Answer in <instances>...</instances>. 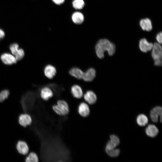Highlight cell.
Wrapping results in <instances>:
<instances>
[{
    "mask_svg": "<svg viewBox=\"0 0 162 162\" xmlns=\"http://www.w3.org/2000/svg\"><path fill=\"white\" fill-rule=\"evenodd\" d=\"M116 46L112 43L106 39L99 40L97 42L95 47L96 54L100 59L104 57V52L107 51L109 55L112 56L115 51Z\"/></svg>",
    "mask_w": 162,
    "mask_h": 162,
    "instance_id": "1",
    "label": "cell"
},
{
    "mask_svg": "<svg viewBox=\"0 0 162 162\" xmlns=\"http://www.w3.org/2000/svg\"><path fill=\"white\" fill-rule=\"evenodd\" d=\"M79 114L83 117H88L90 113V109L87 103L82 102L79 105L78 110Z\"/></svg>",
    "mask_w": 162,
    "mask_h": 162,
    "instance_id": "6",
    "label": "cell"
},
{
    "mask_svg": "<svg viewBox=\"0 0 162 162\" xmlns=\"http://www.w3.org/2000/svg\"><path fill=\"white\" fill-rule=\"evenodd\" d=\"M53 111L57 115L63 116L67 115L70 111V108L68 103L63 100H58L56 104L52 106Z\"/></svg>",
    "mask_w": 162,
    "mask_h": 162,
    "instance_id": "2",
    "label": "cell"
},
{
    "mask_svg": "<svg viewBox=\"0 0 162 162\" xmlns=\"http://www.w3.org/2000/svg\"><path fill=\"white\" fill-rule=\"evenodd\" d=\"M136 122L140 126H143L147 124L148 119L146 115L143 114H141L137 117Z\"/></svg>",
    "mask_w": 162,
    "mask_h": 162,
    "instance_id": "19",
    "label": "cell"
},
{
    "mask_svg": "<svg viewBox=\"0 0 162 162\" xmlns=\"http://www.w3.org/2000/svg\"><path fill=\"white\" fill-rule=\"evenodd\" d=\"M32 119L30 116L27 114H22L20 116L19 118V122L20 124L25 127L30 124Z\"/></svg>",
    "mask_w": 162,
    "mask_h": 162,
    "instance_id": "14",
    "label": "cell"
},
{
    "mask_svg": "<svg viewBox=\"0 0 162 162\" xmlns=\"http://www.w3.org/2000/svg\"><path fill=\"white\" fill-rule=\"evenodd\" d=\"M0 36L2 39L5 36V33L4 31L0 28Z\"/></svg>",
    "mask_w": 162,
    "mask_h": 162,
    "instance_id": "29",
    "label": "cell"
},
{
    "mask_svg": "<svg viewBox=\"0 0 162 162\" xmlns=\"http://www.w3.org/2000/svg\"><path fill=\"white\" fill-rule=\"evenodd\" d=\"M38 160L37 155L33 152L30 153L26 159V162H37Z\"/></svg>",
    "mask_w": 162,
    "mask_h": 162,
    "instance_id": "22",
    "label": "cell"
},
{
    "mask_svg": "<svg viewBox=\"0 0 162 162\" xmlns=\"http://www.w3.org/2000/svg\"><path fill=\"white\" fill-rule=\"evenodd\" d=\"M105 151L109 155L112 157H116L118 156L120 153L119 150L116 148H105Z\"/></svg>",
    "mask_w": 162,
    "mask_h": 162,
    "instance_id": "20",
    "label": "cell"
},
{
    "mask_svg": "<svg viewBox=\"0 0 162 162\" xmlns=\"http://www.w3.org/2000/svg\"><path fill=\"white\" fill-rule=\"evenodd\" d=\"M9 94L8 90L5 89L3 90L0 92V102L4 101L7 98Z\"/></svg>",
    "mask_w": 162,
    "mask_h": 162,
    "instance_id": "24",
    "label": "cell"
},
{
    "mask_svg": "<svg viewBox=\"0 0 162 162\" xmlns=\"http://www.w3.org/2000/svg\"><path fill=\"white\" fill-rule=\"evenodd\" d=\"M44 73L45 76L49 79H52L56 75L57 71L56 68L51 64H48L44 68Z\"/></svg>",
    "mask_w": 162,
    "mask_h": 162,
    "instance_id": "10",
    "label": "cell"
},
{
    "mask_svg": "<svg viewBox=\"0 0 162 162\" xmlns=\"http://www.w3.org/2000/svg\"><path fill=\"white\" fill-rule=\"evenodd\" d=\"M72 4L75 9L80 10L84 7L85 2L83 0H73Z\"/></svg>",
    "mask_w": 162,
    "mask_h": 162,
    "instance_id": "21",
    "label": "cell"
},
{
    "mask_svg": "<svg viewBox=\"0 0 162 162\" xmlns=\"http://www.w3.org/2000/svg\"><path fill=\"white\" fill-rule=\"evenodd\" d=\"M69 74L73 77L79 80L82 79L84 72L80 68L73 67L69 71Z\"/></svg>",
    "mask_w": 162,
    "mask_h": 162,
    "instance_id": "16",
    "label": "cell"
},
{
    "mask_svg": "<svg viewBox=\"0 0 162 162\" xmlns=\"http://www.w3.org/2000/svg\"><path fill=\"white\" fill-rule=\"evenodd\" d=\"M19 48V45L16 43L11 44L9 46V49L12 54L14 56L17 52Z\"/></svg>",
    "mask_w": 162,
    "mask_h": 162,
    "instance_id": "23",
    "label": "cell"
},
{
    "mask_svg": "<svg viewBox=\"0 0 162 162\" xmlns=\"http://www.w3.org/2000/svg\"><path fill=\"white\" fill-rule=\"evenodd\" d=\"M110 141L116 146L119 145L120 142L117 136L112 135L110 136Z\"/></svg>",
    "mask_w": 162,
    "mask_h": 162,
    "instance_id": "26",
    "label": "cell"
},
{
    "mask_svg": "<svg viewBox=\"0 0 162 162\" xmlns=\"http://www.w3.org/2000/svg\"><path fill=\"white\" fill-rule=\"evenodd\" d=\"M162 32H160L159 33H158L156 35V39L157 40V41L158 42V43L160 44H162Z\"/></svg>",
    "mask_w": 162,
    "mask_h": 162,
    "instance_id": "27",
    "label": "cell"
},
{
    "mask_svg": "<svg viewBox=\"0 0 162 162\" xmlns=\"http://www.w3.org/2000/svg\"><path fill=\"white\" fill-rule=\"evenodd\" d=\"M96 72L94 69L90 68L84 72L82 79L85 82H90L94 80L95 77Z\"/></svg>",
    "mask_w": 162,
    "mask_h": 162,
    "instance_id": "9",
    "label": "cell"
},
{
    "mask_svg": "<svg viewBox=\"0 0 162 162\" xmlns=\"http://www.w3.org/2000/svg\"><path fill=\"white\" fill-rule=\"evenodd\" d=\"M1 39H2V38H1V36H0V40Z\"/></svg>",
    "mask_w": 162,
    "mask_h": 162,
    "instance_id": "30",
    "label": "cell"
},
{
    "mask_svg": "<svg viewBox=\"0 0 162 162\" xmlns=\"http://www.w3.org/2000/svg\"><path fill=\"white\" fill-rule=\"evenodd\" d=\"M24 55V50L22 48H19L17 52L14 56L17 61H20L22 59Z\"/></svg>",
    "mask_w": 162,
    "mask_h": 162,
    "instance_id": "25",
    "label": "cell"
},
{
    "mask_svg": "<svg viewBox=\"0 0 162 162\" xmlns=\"http://www.w3.org/2000/svg\"><path fill=\"white\" fill-rule=\"evenodd\" d=\"M162 109L160 106H157L151 110L150 116L151 120L154 122H158L160 117V121L162 122Z\"/></svg>",
    "mask_w": 162,
    "mask_h": 162,
    "instance_id": "5",
    "label": "cell"
},
{
    "mask_svg": "<svg viewBox=\"0 0 162 162\" xmlns=\"http://www.w3.org/2000/svg\"><path fill=\"white\" fill-rule=\"evenodd\" d=\"M152 56L154 60L155 65H162V48L160 44L155 43L152 49Z\"/></svg>",
    "mask_w": 162,
    "mask_h": 162,
    "instance_id": "3",
    "label": "cell"
},
{
    "mask_svg": "<svg viewBox=\"0 0 162 162\" xmlns=\"http://www.w3.org/2000/svg\"><path fill=\"white\" fill-rule=\"evenodd\" d=\"M71 92L73 96L76 99L81 98L83 96L82 89L78 85H74L71 87Z\"/></svg>",
    "mask_w": 162,
    "mask_h": 162,
    "instance_id": "13",
    "label": "cell"
},
{
    "mask_svg": "<svg viewBox=\"0 0 162 162\" xmlns=\"http://www.w3.org/2000/svg\"><path fill=\"white\" fill-rule=\"evenodd\" d=\"M71 18L73 22L76 24H81L83 22L84 20L83 14L78 11L73 13L72 15Z\"/></svg>",
    "mask_w": 162,
    "mask_h": 162,
    "instance_id": "18",
    "label": "cell"
},
{
    "mask_svg": "<svg viewBox=\"0 0 162 162\" xmlns=\"http://www.w3.org/2000/svg\"><path fill=\"white\" fill-rule=\"evenodd\" d=\"M145 131L146 134L152 137H155L158 133V128L153 124L149 125L146 128Z\"/></svg>",
    "mask_w": 162,
    "mask_h": 162,
    "instance_id": "17",
    "label": "cell"
},
{
    "mask_svg": "<svg viewBox=\"0 0 162 162\" xmlns=\"http://www.w3.org/2000/svg\"><path fill=\"white\" fill-rule=\"evenodd\" d=\"M52 1L54 3L57 5L61 4H63L64 1V0H52Z\"/></svg>",
    "mask_w": 162,
    "mask_h": 162,
    "instance_id": "28",
    "label": "cell"
},
{
    "mask_svg": "<svg viewBox=\"0 0 162 162\" xmlns=\"http://www.w3.org/2000/svg\"><path fill=\"white\" fill-rule=\"evenodd\" d=\"M153 44L148 42L145 38L140 39L139 41V46L140 49L142 52H146L151 50L153 48Z\"/></svg>",
    "mask_w": 162,
    "mask_h": 162,
    "instance_id": "8",
    "label": "cell"
},
{
    "mask_svg": "<svg viewBox=\"0 0 162 162\" xmlns=\"http://www.w3.org/2000/svg\"><path fill=\"white\" fill-rule=\"evenodd\" d=\"M140 26L144 31L149 32L152 29V25L151 20L148 18L141 19L139 22Z\"/></svg>",
    "mask_w": 162,
    "mask_h": 162,
    "instance_id": "11",
    "label": "cell"
},
{
    "mask_svg": "<svg viewBox=\"0 0 162 162\" xmlns=\"http://www.w3.org/2000/svg\"><path fill=\"white\" fill-rule=\"evenodd\" d=\"M84 100L90 105L94 104L97 100V97L95 94L91 90L87 91L83 96Z\"/></svg>",
    "mask_w": 162,
    "mask_h": 162,
    "instance_id": "7",
    "label": "cell"
},
{
    "mask_svg": "<svg viewBox=\"0 0 162 162\" xmlns=\"http://www.w3.org/2000/svg\"><path fill=\"white\" fill-rule=\"evenodd\" d=\"M53 95V92L50 88L45 87L42 88L40 92V96L44 100L47 101Z\"/></svg>",
    "mask_w": 162,
    "mask_h": 162,
    "instance_id": "12",
    "label": "cell"
},
{
    "mask_svg": "<svg viewBox=\"0 0 162 162\" xmlns=\"http://www.w3.org/2000/svg\"><path fill=\"white\" fill-rule=\"evenodd\" d=\"M0 59L4 64L8 65L15 64L17 61L14 55L7 52L2 54L0 56Z\"/></svg>",
    "mask_w": 162,
    "mask_h": 162,
    "instance_id": "4",
    "label": "cell"
},
{
    "mask_svg": "<svg viewBox=\"0 0 162 162\" xmlns=\"http://www.w3.org/2000/svg\"><path fill=\"white\" fill-rule=\"evenodd\" d=\"M16 149L20 154L23 155L27 154L29 151L28 147L27 144L22 141H19L18 142Z\"/></svg>",
    "mask_w": 162,
    "mask_h": 162,
    "instance_id": "15",
    "label": "cell"
}]
</instances>
